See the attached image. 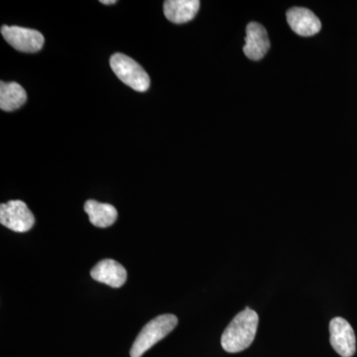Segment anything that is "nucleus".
Listing matches in <instances>:
<instances>
[{"label": "nucleus", "mask_w": 357, "mask_h": 357, "mask_svg": "<svg viewBox=\"0 0 357 357\" xmlns=\"http://www.w3.org/2000/svg\"><path fill=\"white\" fill-rule=\"evenodd\" d=\"M330 342L333 349L342 357H351L356 351V337L347 319L337 317L330 323Z\"/></svg>", "instance_id": "6"}, {"label": "nucleus", "mask_w": 357, "mask_h": 357, "mask_svg": "<svg viewBox=\"0 0 357 357\" xmlns=\"http://www.w3.org/2000/svg\"><path fill=\"white\" fill-rule=\"evenodd\" d=\"M1 34L7 43L23 53H36L43 48L45 43L42 33L20 26L3 25Z\"/></svg>", "instance_id": "4"}, {"label": "nucleus", "mask_w": 357, "mask_h": 357, "mask_svg": "<svg viewBox=\"0 0 357 357\" xmlns=\"http://www.w3.org/2000/svg\"><path fill=\"white\" fill-rule=\"evenodd\" d=\"M116 2V0H100V3L105 4V6H109V4H115Z\"/></svg>", "instance_id": "13"}, {"label": "nucleus", "mask_w": 357, "mask_h": 357, "mask_svg": "<svg viewBox=\"0 0 357 357\" xmlns=\"http://www.w3.org/2000/svg\"><path fill=\"white\" fill-rule=\"evenodd\" d=\"M199 4V0H167L164 2V14L171 22L183 24L194 20Z\"/></svg>", "instance_id": "10"}, {"label": "nucleus", "mask_w": 357, "mask_h": 357, "mask_svg": "<svg viewBox=\"0 0 357 357\" xmlns=\"http://www.w3.org/2000/svg\"><path fill=\"white\" fill-rule=\"evenodd\" d=\"M288 24L296 34L303 37L314 36L321 29L318 16L304 7H293L287 13Z\"/></svg>", "instance_id": "7"}, {"label": "nucleus", "mask_w": 357, "mask_h": 357, "mask_svg": "<svg viewBox=\"0 0 357 357\" xmlns=\"http://www.w3.org/2000/svg\"><path fill=\"white\" fill-rule=\"evenodd\" d=\"M258 321L257 312L249 307L238 312L222 333V349L236 354L250 347L257 332Z\"/></svg>", "instance_id": "1"}, {"label": "nucleus", "mask_w": 357, "mask_h": 357, "mask_svg": "<svg viewBox=\"0 0 357 357\" xmlns=\"http://www.w3.org/2000/svg\"><path fill=\"white\" fill-rule=\"evenodd\" d=\"M91 277L112 288H121L128 279V272L121 263L112 259L102 260L91 269Z\"/></svg>", "instance_id": "9"}, {"label": "nucleus", "mask_w": 357, "mask_h": 357, "mask_svg": "<svg viewBox=\"0 0 357 357\" xmlns=\"http://www.w3.org/2000/svg\"><path fill=\"white\" fill-rule=\"evenodd\" d=\"M270 41L266 29L257 22H250L246 27L245 45L243 52L253 61L261 60L269 51Z\"/></svg>", "instance_id": "8"}, {"label": "nucleus", "mask_w": 357, "mask_h": 357, "mask_svg": "<svg viewBox=\"0 0 357 357\" xmlns=\"http://www.w3.org/2000/svg\"><path fill=\"white\" fill-rule=\"evenodd\" d=\"M27 100V93L20 84L0 83V109L4 112H13L20 109Z\"/></svg>", "instance_id": "12"}, {"label": "nucleus", "mask_w": 357, "mask_h": 357, "mask_svg": "<svg viewBox=\"0 0 357 357\" xmlns=\"http://www.w3.org/2000/svg\"><path fill=\"white\" fill-rule=\"evenodd\" d=\"M109 64L115 76L134 91L144 93L149 89V76L133 59L124 54L116 53L110 57Z\"/></svg>", "instance_id": "3"}, {"label": "nucleus", "mask_w": 357, "mask_h": 357, "mask_svg": "<svg viewBox=\"0 0 357 357\" xmlns=\"http://www.w3.org/2000/svg\"><path fill=\"white\" fill-rule=\"evenodd\" d=\"M0 223L15 232H27L32 229L35 218L24 202L10 201L0 206Z\"/></svg>", "instance_id": "5"}, {"label": "nucleus", "mask_w": 357, "mask_h": 357, "mask_svg": "<svg viewBox=\"0 0 357 357\" xmlns=\"http://www.w3.org/2000/svg\"><path fill=\"white\" fill-rule=\"evenodd\" d=\"M84 211L88 213L91 225L100 229L110 227L117 220V211L114 206L98 203L95 199H89L86 202Z\"/></svg>", "instance_id": "11"}, {"label": "nucleus", "mask_w": 357, "mask_h": 357, "mask_svg": "<svg viewBox=\"0 0 357 357\" xmlns=\"http://www.w3.org/2000/svg\"><path fill=\"white\" fill-rule=\"evenodd\" d=\"M178 325L175 314H161L150 321L141 330L130 349V357H141L157 342L163 340Z\"/></svg>", "instance_id": "2"}]
</instances>
